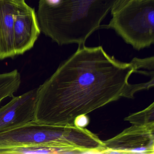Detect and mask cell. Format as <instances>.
Masks as SVG:
<instances>
[{"label": "cell", "instance_id": "cell-1", "mask_svg": "<svg viewBox=\"0 0 154 154\" xmlns=\"http://www.w3.org/2000/svg\"><path fill=\"white\" fill-rule=\"evenodd\" d=\"M131 62L108 54L102 46H78L76 51L38 88L34 120L50 125L73 124L87 114L122 98L133 99L145 83L131 84Z\"/></svg>", "mask_w": 154, "mask_h": 154}, {"label": "cell", "instance_id": "cell-2", "mask_svg": "<svg viewBox=\"0 0 154 154\" xmlns=\"http://www.w3.org/2000/svg\"><path fill=\"white\" fill-rule=\"evenodd\" d=\"M117 0H39L41 32L59 45H85Z\"/></svg>", "mask_w": 154, "mask_h": 154}, {"label": "cell", "instance_id": "cell-3", "mask_svg": "<svg viewBox=\"0 0 154 154\" xmlns=\"http://www.w3.org/2000/svg\"><path fill=\"white\" fill-rule=\"evenodd\" d=\"M102 146L97 135L73 124L50 125L33 120L0 133V147H39L54 153H86L99 150Z\"/></svg>", "mask_w": 154, "mask_h": 154}, {"label": "cell", "instance_id": "cell-4", "mask_svg": "<svg viewBox=\"0 0 154 154\" xmlns=\"http://www.w3.org/2000/svg\"><path fill=\"white\" fill-rule=\"evenodd\" d=\"M110 29L139 51L154 43V0H134L112 15Z\"/></svg>", "mask_w": 154, "mask_h": 154}, {"label": "cell", "instance_id": "cell-5", "mask_svg": "<svg viewBox=\"0 0 154 154\" xmlns=\"http://www.w3.org/2000/svg\"><path fill=\"white\" fill-rule=\"evenodd\" d=\"M103 142L104 153L154 154V125H132Z\"/></svg>", "mask_w": 154, "mask_h": 154}, {"label": "cell", "instance_id": "cell-6", "mask_svg": "<svg viewBox=\"0 0 154 154\" xmlns=\"http://www.w3.org/2000/svg\"><path fill=\"white\" fill-rule=\"evenodd\" d=\"M37 94L38 88L14 96L9 102L0 107V133L34 120Z\"/></svg>", "mask_w": 154, "mask_h": 154}, {"label": "cell", "instance_id": "cell-7", "mask_svg": "<svg viewBox=\"0 0 154 154\" xmlns=\"http://www.w3.org/2000/svg\"><path fill=\"white\" fill-rule=\"evenodd\" d=\"M41 30L34 9L28 6L14 17L13 44L16 55L30 50L40 35Z\"/></svg>", "mask_w": 154, "mask_h": 154}, {"label": "cell", "instance_id": "cell-8", "mask_svg": "<svg viewBox=\"0 0 154 154\" xmlns=\"http://www.w3.org/2000/svg\"><path fill=\"white\" fill-rule=\"evenodd\" d=\"M28 6L25 1L0 0V60L16 56L13 44L14 17Z\"/></svg>", "mask_w": 154, "mask_h": 154}, {"label": "cell", "instance_id": "cell-9", "mask_svg": "<svg viewBox=\"0 0 154 154\" xmlns=\"http://www.w3.org/2000/svg\"><path fill=\"white\" fill-rule=\"evenodd\" d=\"M21 84V76L17 69L0 74V103L7 97H14Z\"/></svg>", "mask_w": 154, "mask_h": 154}, {"label": "cell", "instance_id": "cell-10", "mask_svg": "<svg viewBox=\"0 0 154 154\" xmlns=\"http://www.w3.org/2000/svg\"><path fill=\"white\" fill-rule=\"evenodd\" d=\"M132 125L148 126L154 125V103L141 111L131 114L124 119Z\"/></svg>", "mask_w": 154, "mask_h": 154}, {"label": "cell", "instance_id": "cell-11", "mask_svg": "<svg viewBox=\"0 0 154 154\" xmlns=\"http://www.w3.org/2000/svg\"><path fill=\"white\" fill-rule=\"evenodd\" d=\"M134 66L135 73L139 72L141 69L147 70L150 72H154V57L141 58H134L131 61Z\"/></svg>", "mask_w": 154, "mask_h": 154}, {"label": "cell", "instance_id": "cell-12", "mask_svg": "<svg viewBox=\"0 0 154 154\" xmlns=\"http://www.w3.org/2000/svg\"><path fill=\"white\" fill-rule=\"evenodd\" d=\"M90 123V119L87 114H82L77 116L73 122L75 126L79 128H85Z\"/></svg>", "mask_w": 154, "mask_h": 154}, {"label": "cell", "instance_id": "cell-13", "mask_svg": "<svg viewBox=\"0 0 154 154\" xmlns=\"http://www.w3.org/2000/svg\"><path fill=\"white\" fill-rule=\"evenodd\" d=\"M132 1L134 0H117L111 11V15H112V14L118 12L125 5Z\"/></svg>", "mask_w": 154, "mask_h": 154}, {"label": "cell", "instance_id": "cell-14", "mask_svg": "<svg viewBox=\"0 0 154 154\" xmlns=\"http://www.w3.org/2000/svg\"><path fill=\"white\" fill-rule=\"evenodd\" d=\"M14 1H25V0H14Z\"/></svg>", "mask_w": 154, "mask_h": 154}]
</instances>
